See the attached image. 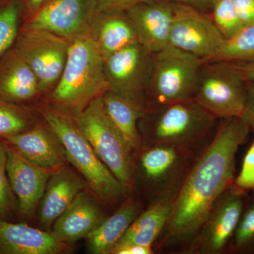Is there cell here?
Masks as SVG:
<instances>
[{
	"mask_svg": "<svg viewBox=\"0 0 254 254\" xmlns=\"http://www.w3.org/2000/svg\"><path fill=\"white\" fill-rule=\"evenodd\" d=\"M33 119L27 109L0 98V138L18 134L31 128Z\"/></svg>",
	"mask_w": 254,
	"mask_h": 254,
	"instance_id": "obj_28",
	"label": "cell"
},
{
	"mask_svg": "<svg viewBox=\"0 0 254 254\" xmlns=\"http://www.w3.org/2000/svg\"><path fill=\"white\" fill-rule=\"evenodd\" d=\"M107 91L105 59L91 37L69 41L65 66L50 99L57 106L78 112Z\"/></svg>",
	"mask_w": 254,
	"mask_h": 254,
	"instance_id": "obj_4",
	"label": "cell"
},
{
	"mask_svg": "<svg viewBox=\"0 0 254 254\" xmlns=\"http://www.w3.org/2000/svg\"><path fill=\"white\" fill-rule=\"evenodd\" d=\"M41 113L64 154L97 198L106 203H117L126 198L128 189L97 155L73 114L57 105L44 107Z\"/></svg>",
	"mask_w": 254,
	"mask_h": 254,
	"instance_id": "obj_2",
	"label": "cell"
},
{
	"mask_svg": "<svg viewBox=\"0 0 254 254\" xmlns=\"http://www.w3.org/2000/svg\"><path fill=\"white\" fill-rule=\"evenodd\" d=\"M244 27L254 23V0H232Z\"/></svg>",
	"mask_w": 254,
	"mask_h": 254,
	"instance_id": "obj_33",
	"label": "cell"
},
{
	"mask_svg": "<svg viewBox=\"0 0 254 254\" xmlns=\"http://www.w3.org/2000/svg\"><path fill=\"white\" fill-rule=\"evenodd\" d=\"M89 36L104 59L118 50L138 43L136 31L126 11L97 13Z\"/></svg>",
	"mask_w": 254,
	"mask_h": 254,
	"instance_id": "obj_21",
	"label": "cell"
},
{
	"mask_svg": "<svg viewBox=\"0 0 254 254\" xmlns=\"http://www.w3.org/2000/svg\"><path fill=\"white\" fill-rule=\"evenodd\" d=\"M6 1H8V0H0V6H1L3 4H4Z\"/></svg>",
	"mask_w": 254,
	"mask_h": 254,
	"instance_id": "obj_39",
	"label": "cell"
},
{
	"mask_svg": "<svg viewBox=\"0 0 254 254\" xmlns=\"http://www.w3.org/2000/svg\"><path fill=\"white\" fill-rule=\"evenodd\" d=\"M23 17L21 0H8L0 6V60L14 46Z\"/></svg>",
	"mask_w": 254,
	"mask_h": 254,
	"instance_id": "obj_26",
	"label": "cell"
},
{
	"mask_svg": "<svg viewBox=\"0 0 254 254\" xmlns=\"http://www.w3.org/2000/svg\"><path fill=\"white\" fill-rule=\"evenodd\" d=\"M225 41L212 18L205 12L189 5L174 2L170 46L198 57L203 63Z\"/></svg>",
	"mask_w": 254,
	"mask_h": 254,
	"instance_id": "obj_12",
	"label": "cell"
},
{
	"mask_svg": "<svg viewBox=\"0 0 254 254\" xmlns=\"http://www.w3.org/2000/svg\"><path fill=\"white\" fill-rule=\"evenodd\" d=\"M216 120L194 99L148 107L139 121L143 145H170L195 155Z\"/></svg>",
	"mask_w": 254,
	"mask_h": 254,
	"instance_id": "obj_3",
	"label": "cell"
},
{
	"mask_svg": "<svg viewBox=\"0 0 254 254\" xmlns=\"http://www.w3.org/2000/svg\"><path fill=\"white\" fill-rule=\"evenodd\" d=\"M227 253L254 254V190L250 192L238 226L230 241Z\"/></svg>",
	"mask_w": 254,
	"mask_h": 254,
	"instance_id": "obj_27",
	"label": "cell"
},
{
	"mask_svg": "<svg viewBox=\"0 0 254 254\" xmlns=\"http://www.w3.org/2000/svg\"><path fill=\"white\" fill-rule=\"evenodd\" d=\"M203 64L198 57L173 46L153 54L148 107L194 99Z\"/></svg>",
	"mask_w": 254,
	"mask_h": 254,
	"instance_id": "obj_5",
	"label": "cell"
},
{
	"mask_svg": "<svg viewBox=\"0 0 254 254\" xmlns=\"http://www.w3.org/2000/svg\"><path fill=\"white\" fill-rule=\"evenodd\" d=\"M241 119L254 131V82L248 83L247 105Z\"/></svg>",
	"mask_w": 254,
	"mask_h": 254,
	"instance_id": "obj_34",
	"label": "cell"
},
{
	"mask_svg": "<svg viewBox=\"0 0 254 254\" xmlns=\"http://www.w3.org/2000/svg\"><path fill=\"white\" fill-rule=\"evenodd\" d=\"M41 93L34 71L14 48L0 60V98L20 105Z\"/></svg>",
	"mask_w": 254,
	"mask_h": 254,
	"instance_id": "obj_19",
	"label": "cell"
},
{
	"mask_svg": "<svg viewBox=\"0 0 254 254\" xmlns=\"http://www.w3.org/2000/svg\"><path fill=\"white\" fill-rule=\"evenodd\" d=\"M153 66V54L139 43L118 50L105 59L108 91L148 108L146 91Z\"/></svg>",
	"mask_w": 254,
	"mask_h": 254,
	"instance_id": "obj_11",
	"label": "cell"
},
{
	"mask_svg": "<svg viewBox=\"0 0 254 254\" xmlns=\"http://www.w3.org/2000/svg\"><path fill=\"white\" fill-rule=\"evenodd\" d=\"M251 131L240 118L222 120L175 192L171 216L158 248L187 252L190 248L219 197L235 182L237 153Z\"/></svg>",
	"mask_w": 254,
	"mask_h": 254,
	"instance_id": "obj_1",
	"label": "cell"
},
{
	"mask_svg": "<svg viewBox=\"0 0 254 254\" xmlns=\"http://www.w3.org/2000/svg\"><path fill=\"white\" fill-rule=\"evenodd\" d=\"M87 185L84 178L71 169L63 166L53 171L41 198L40 220L43 227L48 230L53 227Z\"/></svg>",
	"mask_w": 254,
	"mask_h": 254,
	"instance_id": "obj_17",
	"label": "cell"
},
{
	"mask_svg": "<svg viewBox=\"0 0 254 254\" xmlns=\"http://www.w3.org/2000/svg\"><path fill=\"white\" fill-rule=\"evenodd\" d=\"M212 19L225 40L236 36L244 28L232 0H213Z\"/></svg>",
	"mask_w": 254,
	"mask_h": 254,
	"instance_id": "obj_29",
	"label": "cell"
},
{
	"mask_svg": "<svg viewBox=\"0 0 254 254\" xmlns=\"http://www.w3.org/2000/svg\"><path fill=\"white\" fill-rule=\"evenodd\" d=\"M153 248L145 246L137 245H126L115 247L111 254H151Z\"/></svg>",
	"mask_w": 254,
	"mask_h": 254,
	"instance_id": "obj_35",
	"label": "cell"
},
{
	"mask_svg": "<svg viewBox=\"0 0 254 254\" xmlns=\"http://www.w3.org/2000/svg\"><path fill=\"white\" fill-rule=\"evenodd\" d=\"M66 250V243L51 233L26 224L0 221V253L58 254Z\"/></svg>",
	"mask_w": 254,
	"mask_h": 254,
	"instance_id": "obj_18",
	"label": "cell"
},
{
	"mask_svg": "<svg viewBox=\"0 0 254 254\" xmlns=\"http://www.w3.org/2000/svg\"><path fill=\"white\" fill-rule=\"evenodd\" d=\"M247 81L235 63H203L194 100L217 120L241 118L248 96Z\"/></svg>",
	"mask_w": 254,
	"mask_h": 254,
	"instance_id": "obj_7",
	"label": "cell"
},
{
	"mask_svg": "<svg viewBox=\"0 0 254 254\" xmlns=\"http://www.w3.org/2000/svg\"><path fill=\"white\" fill-rule=\"evenodd\" d=\"M71 113L97 155L130 190L133 185V153L108 117L102 95L84 109Z\"/></svg>",
	"mask_w": 254,
	"mask_h": 254,
	"instance_id": "obj_6",
	"label": "cell"
},
{
	"mask_svg": "<svg viewBox=\"0 0 254 254\" xmlns=\"http://www.w3.org/2000/svg\"><path fill=\"white\" fill-rule=\"evenodd\" d=\"M174 195L157 200L150 204L144 211H142L132 222L115 248L126 245L145 246L153 248L171 216Z\"/></svg>",
	"mask_w": 254,
	"mask_h": 254,
	"instance_id": "obj_22",
	"label": "cell"
},
{
	"mask_svg": "<svg viewBox=\"0 0 254 254\" xmlns=\"http://www.w3.org/2000/svg\"><path fill=\"white\" fill-rule=\"evenodd\" d=\"M102 98L105 111L112 123L125 138L133 154L138 153L143 147L138 124L144 115L146 107L111 91L105 92Z\"/></svg>",
	"mask_w": 254,
	"mask_h": 254,
	"instance_id": "obj_23",
	"label": "cell"
},
{
	"mask_svg": "<svg viewBox=\"0 0 254 254\" xmlns=\"http://www.w3.org/2000/svg\"><path fill=\"white\" fill-rule=\"evenodd\" d=\"M138 170L150 192V204L174 195L190 168L195 155L166 145H143Z\"/></svg>",
	"mask_w": 254,
	"mask_h": 254,
	"instance_id": "obj_9",
	"label": "cell"
},
{
	"mask_svg": "<svg viewBox=\"0 0 254 254\" xmlns=\"http://www.w3.org/2000/svg\"><path fill=\"white\" fill-rule=\"evenodd\" d=\"M250 192L235 184L219 197L187 252L199 254L227 253Z\"/></svg>",
	"mask_w": 254,
	"mask_h": 254,
	"instance_id": "obj_10",
	"label": "cell"
},
{
	"mask_svg": "<svg viewBox=\"0 0 254 254\" xmlns=\"http://www.w3.org/2000/svg\"><path fill=\"white\" fill-rule=\"evenodd\" d=\"M69 41L46 30L21 27L13 48L34 71L41 93L53 91L67 58Z\"/></svg>",
	"mask_w": 254,
	"mask_h": 254,
	"instance_id": "obj_8",
	"label": "cell"
},
{
	"mask_svg": "<svg viewBox=\"0 0 254 254\" xmlns=\"http://www.w3.org/2000/svg\"><path fill=\"white\" fill-rule=\"evenodd\" d=\"M143 211L138 201L127 199L115 213L105 218L87 236L88 246L92 254H111L135 219Z\"/></svg>",
	"mask_w": 254,
	"mask_h": 254,
	"instance_id": "obj_24",
	"label": "cell"
},
{
	"mask_svg": "<svg viewBox=\"0 0 254 254\" xmlns=\"http://www.w3.org/2000/svg\"><path fill=\"white\" fill-rule=\"evenodd\" d=\"M97 13L96 0H48L22 27L46 30L71 41L89 35Z\"/></svg>",
	"mask_w": 254,
	"mask_h": 254,
	"instance_id": "obj_13",
	"label": "cell"
},
{
	"mask_svg": "<svg viewBox=\"0 0 254 254\" xmlns=\"http://www.w3.org/2000/svg\"><path fill=\"white\" fill-rule=\"evenodd\" d=\"M136 31L138 42L152 54L170 46L174 1L155 0L126 11Z\"/></svg>",
	"mask_w": 254,
	"mask_h": 254,
	"instance_id": "obj_15",
	"label": "cell"
},
{
	"mask_svg": "<svg viewBox=\"0 0 254 254\" xmlns=\"http://www.w3.org/2000/svg\"><path fill=\"white\" fill-rule=\"evenodd\" d=\"M10 146L31 163L56 170L64 165L63 151L51 130L36 126L6 138Z\"/></svg>",
	"mask_w": 254,
	"mask_h": 254,
	"instance_id": "obj_20",
	"label": "cell"
},
{
	"mask_svg": "<svg viewBox=\"0 0 254 254\" xmlns=\"http://www.w3.org/2000/svg\"><path fill=\"white\" fill-rule=\"evenodd\" d=\"M155 0H96L98 12L101 11H127L136 5Z\"/></svg>",
	"mask_w": 254,
	"mask_h": 254,
	"instance_id": "obj_32",
	"label": "cell"
},
{
	"mask_svg": "<svg viewBox=\"0 0 254 254\" xmlns=\"http://www.w3.org/2000/svg\"><path fill=\"white\" fill-rule=\"evenodd\" d=\"M48 0H21L23 5V17L27 18L34 14Z\"/></svg>",
	"mask_w": 254,
	"mask_h": 254,
	"instance_id": "obj_37",
	"label": "cell"
},
{
	"mask_svg": "<svg viewBox=\"0 0 254 254\" xmlns=\"http://www.w3.org/2000/svg\"><path fill=\"white\" fill-rule=\"evenodd\" d=\"M171 1L193 6L203 12L211 10L212 4H213V0H171Z\"/></svg>",
	"mask_w": 254,
	"mask_h": 254,
	"instance_id": "obj_36",
	"label": "cell"
},
{
	"mask_svg": "<svg viewBox=\"0 0 254 254\" xmlns=\"http://www.w3.org/2000/svg\"><path fill=\"white\" fill-rule=\"evenodd\" d=\"M234 184L246 191L254 190V138L246 153L240 173L235 177Z\"/></svg>",
	"mask_w": 254,
	"mask_h": 254,
	"instance_id": "obj_31",
	"label": "cell"
},
{
	"mask_svg": "<svg viewBox=\"0 0 254 254\" xmlns=\"http://www.w3.org/2000/svg\"><path fill=\"white\" fill-rule=\"evenodd\" d=\"M7 146L0 141V221L6 220L14 206L13 192L6 170Z\"/></svg>",
	"mask_w": 254,
	"mask_h": 254,
	"instance_id": "obj_30",
	"label": "cell"
},
{
	"mask_svg": "<svg viewBox=\"0 0 254 254\" xmlns=\"http://www.w3.org/2000/svg\"><path fill=\"white\" fill-rule=\"evenodd\" d=\"M235 63L247 81L254 82V62Z\"/></svg>",
	"mask_w": 254,
	"mask_h": 254,
	"instance_id": "obj_38",
	"label": "cell"
},
{
	"mask_svg": "<svg viewBox=\"0 0 254 254\" xmlns=\"http://www.w3.org/2000/svg\"><path fill=\"white\" fill-rule=\"evenodd\" d=\"M217 61L254 62V23L242 28L233 38L225 40L220 49L203 63Z\"/></svg>",
	"mask_w": 254,
	"mask_h": 254,
	"instance_id": "obj_25",
	"label": "cell"
},
{
	"mask_svg": "<svg viewBox=\"0 0 254 254\" xmlns=\"http://www.w3.org/2000/svg\"><path fill=\"white\" fill-rule=\"evenodd\" d=\"M6 170L10 186L18 198L20 213L30 216L41 200L55 170L31 163L11 146H7Z\"/></svg>",
	"mask_w": 254,
	"mask_h": 254,
	"instance_id": "obj_14",
	"label": "cell"
},
{
	"mask_svg": "<svg viewBox=\"0 0 254 254\" xmlns=\"http://www.w3.org/2000/svg\"><path fill=\"white\" fill-rule=\"evenodd\" d=\"M104 219L98 201L85 190L57 219L51 233L64 243L76 242L87 237Z\"/></svg>",
	"mask_w": 254,
	"mask_h": 254,
	"instance_id": "obj_16",
	"label": "cell"
}]
</instances>
